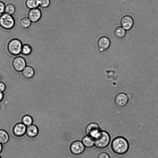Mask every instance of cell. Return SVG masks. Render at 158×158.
Here are the masks:
<instances>
[{"mask_svg": "<svg viewBox=\"0 0 158 158\" xmlns=\"http://www.w3.org/2000/svg\"><path fill=\"white\" fill-rule=\"evenodd\" d=\"M130 145L128 141L124 137L118 136L114 138L111 143V148L113 152L119 155L126 154L128 151Z\"/></svg>", "mask_w": 158, "mask_h": 158, "instance_id": "obj_1", "label": "cell"}, {"mask_svg": "<svg viewBox=\"0 0 158 158\" xmlns=\"http://www.w3.org/2000/svg\"><path fill=\"white\" fill-rule=\"evenodd\" d=\"M94 145L99 149H102L107 147L109 145L110 137L109 134L104 131H100L94 138Z\"/></svg>", "mask_w": 158, "mask_h": 158, "instance_id": "obj_2", "label": "cell"}, {"mask_svg": "<svg viewBox=\"0 0 158 158\" xmlns=\"http://www.w3.org/2000/svg\"><path fill=\"white\" fill-rule=\"evenodd\" d=\"M23 44L21 41L17 38L10 40L7 45V49L9 53L14 56H18L21 53Z\"/></svg>", "mask_w": 158, "mask_h": 158, "instance_id": "obj_3", "label": "cell"}, {"mask_svg": "<svg viewBox=\"0 0 158 158\" xmlns=\"http://www.w3.org/2000/svg\"><path fill=\"white\" fill-rule=\"evenodd\" d=\"M15 25L14 17L10 15L3 13L0 16V26L6 30L13 28Z\"/></svg>", "mask_w": 158, "mask_h": 158, "instance_id": "obj_4", "label": "cell"}, {"mask_svg": "<svg viewBox=\"0 0 158 158\" xmlns=\"http://www.w3.org/2000/svg\"><path fill=\"white\" fill-rule=\"evenodd\" d=\"M85 147L81 141L79 140L73 142L70 146V151L71 153L75 156L81 154L84 152Z\"/></svg>", "mask_w": 158, "mask_h": 158, "instance_id": "obj_5", "label": "cell"}, {"mask_svg": "<svg viewBox=\"0 0 158 158\" xmlns=\"http://www.w3.org/2000/svg\"><path fill=\"white\" fill-rule=\"evenodd\" d=\"M12 65L14 69L17 72L22 71L26 66V61L23 57L18 56L13 60Z\"/></svg>", "mask_w": 158, "mask_h": 158, "instance_id": "obj_6", "label": "cell"}, {"mask_svg": "<svg viewBox=\"0 0 158 158\" xmlns=\"http://www.w3.org/2000/svg\"><path fill=\"white\" fill-rule=\"evenodd\" d=\"M110 44V39L106 36H102L100 37L97 42L98 50L100 52H103L108 49Z\"/></svg>", "mask_w": 158, "mask_h": 158, "instance_id": "obj_7", "label": "cell"}, {"mask_svg": "<svg viewBox=\"0 0 158 158\" xmlns=\"http://www.w3.org/2000/svg\"><path fill=\"white\" fill-rule=\"evenodd\" d=\"M100 127L98 124L91 123L88 124L85 128V133L87 135L94 138L100 131Z\"/></svg>", "mask_w": 158, "mask_h": 158, "instance_id": "obj_8", "label": "cell"}, {"mask_svg": "<svg viewBox=\"0 0 158 158\" xmlns=\"http://www.w3.org/2000/svg\"><path fill=\"white\" fill-rule=\"evenodd\" d=\"M121 27L126 31H129L133 27L134 20L130 15H126L122 17L120 20Z\"/></svg>", "mask_w": 158, "mask_h": 158, "instance_id": "obj_9", "label": "cell"}, {"mask_svg": "<svg viewBox=\"0 0 158 158\" xmlns=\"http://www.w3.org/2000/svg\"><path fill=\"white\" fill-rule=\"evenodd\" d=\"M42 13L41 10L38 8L30 10L28 14V17L32 23H35L41 19Z\"/></svg>", "mask_w": 158, "mask_h": 158, "instance_id": "obj_10", "label": "cell"}, {"mask_svg": "<svg viewBox=\"0 0 158 158\" xmlns=\"http://www.w3.org/2000/svg\"><path fill=\"white\" fill-rule=\"evenodd\" d=\"M127 95L123 93L117 94L115 97L114 101L115 104L119 107H123L126 105L128 101Z\"/></svg>", "mask_w": 158, "mask_h": 158, "instance_id": "obj_11", "label": "cell"}, {"mask_svg": "<svg viewBox=\"0 0 158 158\" xmlns=\"http://www.w3.org/2000/svg\"><path fill=\"white\" fill-rule=\"evenodd\" d=\"M26 126L23 123H19L14 126L13 129V133L16 137H21L26 133Z\"/></svg>", "mask_w": 158, "mask_h": 158, "instance_id": "obj_12", "label": "cell"}, {"mask_svg": "<svg viewBox=\"0 0 158 158\" xmlns=\"http://www.w3.org/2000/svg\"><path fill=\"white\" fill-rule=\"evenodd\" d=\"M38 129L34 125H31L27 127L26 132L27 135L30 138H34L38 135Z\"/></svg>", "mask_w": 158, "mask_h": 158, "instance_id": "obj_13", "label": "cell"}, {"mask_svg": "<svg viewBox=\"0 0 158 158\" xmlns=\"http://www.w3.org/2000/svg\"><path fill=\"white\" fill-rule=\"evenodd\" d=\"M34 71L32 68L30 66H27L22 71L23 76L27 79L32 78L34 75Z\"/></svg>", "mask_w": 158, "mask_h": 158, "instance_id": "obj_14", "label": "cell"}, {"mask_svg": "<svg viewBox=\"0 0 158 158\" xmlns=\"http://www.w3.org/2000/svg\"><path fill=\"white\" fill-rule=\"evenodd\" d=\"M81 142L86 148H91L94 145V138L88 135L85 136L82 138Z\"/></svg>", "mask_w": 158, "mask_h": 158, "instance_id": "obj_15", "label": "cell"}, {"mask_svg": "<svg viewBox=\"0 0 158 158\" xmlns=\"http://www.w3.org/2000/svg\"><path fill=\"white\" fill-rule=\"evenodd\" d=\"M25 4L27 7L30 10L37 8L39 6V0H26Z\"/></svg>", "mask_w": 158, "mask_h": 158, "instance_id": "obj_16", "label": "cell"}, {"mask_svg": "<svg viewBox=\"0 0 158 158\" xmlns=\"http://www.w3.org/2000/svg\"><path fill=\"white\" fill-rule=\"evenodd\" d=\"M114 34L115 36L117 38H122L125 36L126 31L122 27L118 26L114 29Z\"/></svg>", "mask_w": 158, "mask_h": 158, "instance_id": "obj_17", "label": "cell"}, {"mask_svg": "<svg viewBox=\"0 0 158 158\" xmlns=\"http://www.w3.org/2000/svg\"><path fill=\"white\" fill-rule=\"evenodd\" d=\"M32 52V48L29 44H25L23 45L21 53L23 55L28 56L30 55Z\"/></svg>", "mask_w": 158, "mask_h": 158, "instance_id": "obj_18", "label": "cell"}, {"mask_svg": "<svg viewBox=\"0 0 158 158\" xmlns=\"http://www.w3.org/2000/svg\"><path fill=\"white\" fill-rule=\"evenodd\" d=\"M31 22L28 17H25L22 18L20 21V25L24 29L28 28L31 25Z\"/></svg>", "mask_w": 158, "mask_h": 158, "instance_id": "obj_19", "label": "cell"}, {"mask_svg": "<svg viewBox=\"0 0 158 158\" xmlns=\"http://www.w3.org/2000/svg\"><path fill=\"white\" fill-rule=\"evenodd\" d=\"M9 135L7 133L3 130H0V143H6L9 140Z\"/></svg>", "mask_w": 158, "mask_h": 158, "instance_id": "obj_20", "label": "cell"}, {"mask_svg": "<svg viewBox=\"0 0 158 158\" xmlns=\"http://www.w3.org/2000/svg\"><path fill=\"white\" fill-rule=\"evenodd\" d=\"M15 11V8L12 4L8 3L5 6V13L9 15L13 14Z\"/></svg>", "mask_w": 158, "mask_h": 158, "instance_id": "obj_21", "label": "cell"}, {"mask_svg": "<svg viewBox=\"0 0 158 158\" xmlns=\"http://www.w3.org/2000/svg\"><path fill=\"white\" fill-rule=\"evenodd\" d=\"M22 123L26 126L31 125L33 123V119L31 116L28 115L24 116L22 119Z\"/></svg>", "mask_w": 158, "mask_h": 158, "instance_id": "obj_22", "label": "cell"}, {"mask_svg": "<svg viewBox=\"0 0 158 158\" xmlns=\"http://www.w3.org/2000/svg\"><path fill=\"white\" fill-rule=\"evenodd\" d=\"M50 0H39V6L43 8H48L50 5Z\"/></svg>", "mask_w": 158, "mask_h": 158, "instance_id": "obj_23", "label": "cell"}, {"mask_svg": "<svg viewBox=\"0 0 158 158\" xmlns=\"http://www.w3.org/2000/svg\"><path fill=\"white\" fill-rule=\"evenodd\" d=\"M97 158H110L109 155L104 152L100 153L98 156Z\"/></svg>", "mask_w": 158, "mask_h": 158, "instance_id": "obj_24", "label": "cell"}, {"mask_svg": "<svg viewBox=\"0 0 158 158\" xmlns=\"http://www.w3.org/2000/svg\"><path fill=\"white\" fill-rule=\"evenodd\" d=\"M5 5L4 3L0 1V14H2L5 11Z\"/></svg>", "mask_w": 158, "mask_h": 158, "instance_id": "obj_25", "label": "cell"}, {"mask_svg": "<svg viewBox=\"0 0 158 158\" xmlns=\"http://www.w3.org/2000/svg\"><path fill=\"white\" fill-rule=\"evenodd\" d=\"M6 89V85L4 83L0 82V92H2Z\"/></svg>", "mask_w": 158, "mask_h": 158, "instance_id": "obj_26", "label": "cell"}, {"mask_svg": "<svg viewBox=\"0 0 158 158\" xmlns=\"http://www.w3.org/2000/svg\"><path fill=\"white\" fill-rule=\"evenodd\" d=\"M3 94L2 92H0V102L2 100L3 98Z\"/></svg>", "mask_w": 158, "mask_h": 158, "instance_id": "obj_27", "label": "cell"}, {"mask_svg": "<svg viewBox=\"0 0 158 158\" xmlns=\"http://www.w3.org/2000/svg\"><path fill=\"white\" fill-rule=\"evenodd\" d=\"M127 96L128 98H131V95L130 94H127Z\"/></svg>", "mask_w": 158, "mask_h": 158, "instance_id": "obj_28", "label": "cell"}, {"mask_svg": "<svg viewBox=\"0 0 158 158\" xmlns=\"http://www.w3.org/2000/svg\"><path fill=\"white\" fill-rule=\"evenodd\" d=\"M2 143H0V153L2 152Z\"/></svg>", "mask_w": 158, "mask_h": 158, "instance_id": "obj_29", "label": "cell"}, {"mask_svg": "<svg viewBox=\"0 0 158 158\" xmlns=\"http://www.w3.org/2000/svg\"><path fill=\"white\" fill-rule=\"evenodd\" d=\"M0 158H1V157H0Z\"/></svg>", "mask_w": 158, "mask_h": 158, "instance_id": "obj_30", "label": "cell"}]
</instances>
